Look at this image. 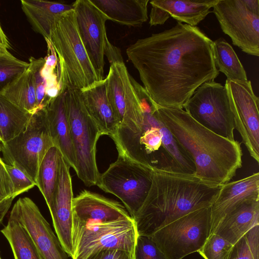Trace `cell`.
I'll use <instances>...</instances> for the list:
<instances>
[{
  "instance_id": "d590c367",
  "label": "cell",
  "mask_w": 259,
  "mask_h": 259,
  "mask_svg": "<svg viewBox=\"0 0 259 259\" xmlns=\"http://www.w3.org/2000/svg\"><path fill=\"white\" fill-rule=\"evenodd\" d=\"M14 187L6 168L5 163L0 157V202L14 198Z\"/></svg>"
},
{
  "instance_id": "83f0119b",
  "label": "cell",
  "mask_w": 259,
  "mask_h": 259,
  "mask_svg": "<svg viewBox=\"0 0 259 259\" xmlns=\"http://www.w3.org/2000/svg\"><path fill=\"white\" fill-rule=\"evenodd\" d=\"M214 63L219 72L233 81H247L246 72L232 46L220 38L213 42Z\"/></svg>"
},
{
  "instance_id": "7c38bea8",
  "label": "cell",
  "mask_w": 259,
  "mask_h": 259,
  "mask_svg": "<svg viewBox=\"0 0 259 259\" xmlns=\"http://www.w3.org/2000/svg\"><path fill=\"white\" fill-rule=\"evenodd\" d=\"M105 78L108 96L118 119V127L131 132L140 131L143 113L124 62L111 64Z\"/></svg>"
},
{
  "instance_id": "ffe728a7",
  "label": "cell",
  "mask_w": 259,
  "mask_h": 259,
  "mask_svg": "<svg viewBox=\"0 0 259 259\" xmlns=\"http://www.w3.org/2000/svg\"><path fill=\"white\" fill-rule=\"evenodd\" d=\"M80 94L87 110L103 135L113 137L119 122L108 96L106 78L81 90Z\"/></svg>"
},
{
  "instance_id": "1f68e13d",
  "label": "cell",
  "mask_w": 259,
  "mask_h": 259,
  "mask_svg": "<svg viewBox=\"0 0 259 259\" xmlns=\"http://www.w3.org/2000/svg\"><path fill=\"white\" fill-rule=\"evenodd\" d=\"M233 245L214 234H210L198 251L204 259H228Z\"/></svg>"
},
{
  "instance_id": "9a60e30c",
  "label": "cell",
  "mask_w": 259,
  "mask_h": 259,
  "mask_svg": "<svg viewBox=\"0 0 259 259\" xmlns=\"http://www.w3.org/2000/svg\"><path fill=\"white\" fill-rule=\"evenodd\" d=\"M10 217L25 228L43 259H68L57 235L30 198H19Z\"/></svg>"
},
{
  "instance_id": "30bf717a",
  "label": "cell",
  "mask_w": 259,
  "mask_h": 259,
  "mask_svg": "<svg viewBox=\"0 0 259 259\" xmlns=\"http://www.w3.org/2000/svg\"><path fill=\"white\" fill-rule=\"evenodd\" d=\"M138 233L133 218L72 228V259H85L103 249L135 251Z\"/></svg>"
},
{
  "instance_id": "7bdbcfd3",
  "label": "cell",
  "mask_w": 259,
  "mask_h": 259,
  "mask_svg": "<svg viewBox=\"0 0 259 259\" xmlns=\"http://www.w3.org/2000/svg\"><path fill=\"white\" fill-rule=\"evenodd\" d=\"M0 140H1V136H0Z\"/></svg>"
},
{
  "instance_id": "5b68a950",
  "label": "cell",
  "mask_w": 259,
  "mask_h": 259,
  "mask_svg": "<svg viewBox=\"0 0 259 259\" xmlns=\"http://www.w3.org/2000/svg\"><path fill=\"white\" fill-rule=\"evenodd\" d=\"M77 177L88 187L97 185L100 173L96 162V146L103 135L83 103L80 90L64 92Z\"/></svg>"
},
{
  "instance_id": "4fadbf2b",
  "label": "cell",
  "mask_w": 259,
  "mask_h": 259,
  "mask_svg": "<svg viewBox=\"0 0 259 259\" xmlns=\"http://www.w3.org/2000/svg\"><path fill=\"white\" fill-rule=\"evenodd\" d=\"M79 34L100 80L104 79V56L111 44L107 37L106 17L90 0L72 4Z\"/></svg>"
},
{
  "instance_id": "ac0fdd59",
  "label": "cell",
  "mask_w": 259,
  "mask_h": 259,
  "mask_svg": "<svg viewBox=\"0 0 259 259\" xmlns=\"http://www.w3.org/2000/svg\"><path fill=\"white\" fill-rule=\"evenodd\" d=\"M219 0H152L149 24L163 25L172 17L178 22L195 27L210 13Z\"/></svg>"
},
{
  "instance_id": "f546056e",
  "label": "cell",
  "mask_w": 259,
  "mask_h": 259,
  "mask_svg": "<svg viewBox=\"0 0 259 259\" xmlns=\"http://www.w3.org/2000/svg\"><path fill=\"white\" fill-rule=\"evenodd\" d=\"M228 259H259V225L233 245Z\"/></svg>"
},
{
  "instance_id": "836d02e7",
  "label": "cell",
  "mask_w": 259,
  "mask_h": 259,
  "mask_svg": "<svg viewBox=\"0 0 259 259\" xmlns=\"http://www.w3.org/2000/svg\"><path fill=\"white\" fill-rule=\"evenodd\" d=\"M135 259H168L150 236L138 235L134 251Z\"/></svg>"
},
{
  "instance_id": "e575fe53",
  "label": "cell",
  "mask_w": 259,
  "mask_h": 259,
  "mask_svg": "<svg viewBox=\"0 0 259 259\" xmlns=\"http://www.w3.org/2000/svg\"><path fill=\"white\" fill-rule=\"evenodd\" d=\"M5 167L13 185L15 198L36 186L35 182L17 167L6 163Z\"/></svg>"
},
{
  "instance_id": "9c48e42d",
  "label": "cell",
  "mask_w": 259,
  "mask_h": 259,
  "mask_svg": "<svg viewBox=\"0 0 259 259\" xmlns=\"http://www.w3.org/2000/svg\"><path fill=\"white\" fill-rule=\"evenodd\" d=\"M234 107L227 84L211 81L198 87L183 109L207 129L234 141Z\"/></svg>"
},
{
  "instance_id": "e0dca14e",
  "label": "cell",
  "mask_w": 259,
  "mask_h": 259,
  "mask_svg": "<svg viewBox=\"0 0 259 259\" xmlns=\"http://www.w3.org/2000/svg\"><path fill=\"white\" fill-rule=\"evenodd\" d=\"M72 210V228L132 218L118 201L86 190L73 198Z\"/></svg>"
},
{
  "instance_id": "52a82bcc",
  "label": "cell",
  "mask_w": 259,
  "mask_h": 259,
  "mask_svg": "<svg viewBox=\"0 0 259 259\" xmlns=\"http://www.w3.org/2000/svg\"><path fill=\"white\" fill-rule=\"evenodd\" d=\"M153 169L118 153L117 160L100 174L97 186L118 197L134 219L150 190Z\"/></svg>"
},
{
  "instance_id": "ba28073f",
  "label": "cell",
  "mask_w": 259,
  "mask_h": 259,
  "mask_svg": "<svg viewBox=\"0 0 259 259\" xmlns=\"http://www.w3.org/2000/svg\"><path fill=\"white\" fill-rule=\"evenodd\" d=\"M210 207L189 212L150 236L168 259H183L202 248L211 232Z\"/></svg>"
},
{
  "instance_id": "4dcf8cb0",
  "label": "cell",
  "mask_w": 259,
  "mask_h": 259,
  "mask_svg": "<svg viewBox=\"0 0 259 259\" xmlns=\"http://www.w3.org/2000/svg\"><path fill=\"white\" fill-rule=\"evenodd\" d=\"M28 66V63L16 58L11 53L0 55V92L23 73Z\"/></svg>"
},
{
  "instance_id": "60d3db41",
  "label": "cell",
  "mask_w": 259,
  "mask_h": 259,
  "mask_svg": "<svg viewBox=\"0 0 259 259\" xmlns=\"http://www.w3.org/2000/svg\"><path fill=\"white\" fill-rule=\"evenodd\" d=\"M1 141L0 140V152H1Z\"/></svg>"
},
{
  "instance_id": "8992f818",
  "label": "cell",
  "mask_w": 259,
  "mask_h": 259,
  "mask_svg": "<svg viewBox=\"0 0 259 259\" xmlns=\"http://www.w3.org/2000/svg\"><path fill=\"white\" fill-rule=\"evenodd\" d=\"M55 146L45 108L32 114L25 128L14 139L1 144L4 162L21 170L35 183L40 164Z\"/></svg>"
},
{
  "instance_id": "484cf974",
  "label": "cell",
  "mask_w": 259,
  "mask_h": 259,
  "mask_svg": "<svg viewBox=\"0 0 259 259\" xmlns=\"http://www.w3.org/2000/svg\"><path fill=\"white\" fill-rule=\"evenodd\" d=\"M32 114L19 108L0 93V136L1 143L17 136L26 127Z\"/></svg>"
},
{
  "instance_id": "d4e9b609",
  "label": "cell",
  "mask_w": 259,
  "mask_h": 259,
  "mask_svg": "<svg viewBox=\"0 0 259 259\" xmlns=\"http://www.w3.org/2000/svg\"><path fill=\"white\" fill-rule=\"evenodd\" d=\"M0 93L24 111L32 114L38 110L33 76L29 66Z\"/></svg>"
},
{
  "instance_id": "277c9868",
  "label": "cell",
  "mask_w": 259,
  "mask_h": 259,
  "mask_svg": "<svg viewBox=\"0 0 259 259\" xmlns=\"http://www.w3.org/2000/svg\"><path fill=\"white\" fill-rule=\"evenodd\" d=\"M48 40L58 58L60 94L81 90L100 80L80 38L73 9L55 18Z\"/></svg>"
},
{
  "instance_id": "5bb4252c",
  "label": "cell",
  "mask_w": 259,
  "mask_h": 259,
  "mask_svg": "<svg viewBox=\"0 0 259 259\" xmlns=\"http://www.w3.org/2000/svg\"><path fill=\"white\" fill-rule=\"evenodd\" d=\"M234 103L235 129L239 133L250 156L259 162L258 98L252 90L250 80L226 79Z\"/></svg>"
},
{
  "instance_id": "603a6c76",
  "label": "cell",
  "mask_w": 259,
  "mask_h": 259,
  "mask_svg": "<svg viewBox=\"0 0 259 259\" xmlns=\"http://www.w3.org/2000/svg\"><path fill=\"white\" fill-rule=\"evenodd\" d=\"M107 18L122 25L139 27L148 20L149 0H90Z\"/></svg>"
},
{
  "instance_id": "3957f363",
  "label": "cell",
  "mask_w": 259,
  "mask_h": 259,
  "mask_svg": "<svg viewBox=\"0 0 259 259\" xmlns=\"http://www.w3.org/2000/svg\"><path fill=\"white\" fill-rule=\"evenodd\" d=\"M221 186L194 175L153 169L150 190L133 219L138 235L151 236L189 212L211 206Z\"/></svg>"
},
{
  "instance_id": "7a4b0ae2",
  "label": "cell",
  "mask_w": 259,
  "mask_h": 259,
  "mask_svg": "<svg viewBox=\"0 0 259 259\" xmlns=\"http://www.w3.org/2000/svg\"><path fill=\"white\" fill-rule=\"evenodd\" d=\"M155 114L191 157L194 175L200 180L222 186L241 167L243 153L238 141L213 133L183 109L158 106Z\"/></svg>"
},
{
  "instance_id": "8d00e7d4",
  "label": "cell",
  "mask_w": 259,
  "mask_h": 259,
  "mask_svg": "<svg viewBox=\"0 0 259 259\" xmlns=\"http://www.w3.org/2000/svg\"><path fill=\"white\" fill-rule=\"evenodd\" d=\"M85 259H135L134 252L121 249H103L91 254Z\"/></svg>"
},
{
  "instance_id": "b9f144b4",
  "label": "cell",
  "mask_w": 259,
  "mask_h": 259,
  "mask_svg": "<svg viewBox=\"0 0 259 259\" xmlns=\"http://www.w3.org/2000/svg\"><path fill=\"white\" fill-rule=\"evenodd\" d=\"M0 259H2L1 256V254H0Z\"/></svg>"
},
{
  "instance_id": "f35d334b",
  "label": "cell",
  "mask_w": 259,
  "mask_h": 259,
  "mask_svg": "<svg viewBox=\"0 0 259 259\" xmlns=\"http://www.w3.org/2000/svg\"><path fill=\"white\" fill-rule=\"evenodd\" d=\"M0 46L7 50L10 48V44L8 37L2 29L0 24Z\"/></svg>"
},
{
  "instance_id": "2e32d148",
  "label": "cell",
  "mask_w": 259,
  "mask_h": 259,
  "mask_svg": "<svg viewBox=\"0 0 259 259\" xmlns=\"http://www.w3.org/2000/svg\"><path fill=\"white\" fill-rule=\"evenodd\" d=\"M70 167L61 153L59 158L57 185L52 201L48 206L56 235L65 252L72 258V207L73 194Z\"/></svg>"
},
{
  "instance_id": "8fae6325",
  "label": "cell",
  "mask_w": 259,
  "mask_h": 259,
  "mask_svg": "<svg viewBox=\"0 0 259 259\" xmlns=\"http://www.w3.org/2000/svg\"><path fill=\"white\" fill-rule=\"evenodd\" d=\"M223 31L250 55L259 56V1L219 0L213 7Z\"/></svg>"
},
{
  "instance_id": "44dd1931",
  "label": "cell",
  "mask_w": 259,
  "mask_h": 259,
  "mask_svg": "<svg viewBox=\"0 0 259 259\" xmlns=\"http://www.w3.org/2000/svg\"><path fill=\"white\" fill-rule=\"evenodd\" d=\"M259 196V173L223 185L211 205V232L221 218L241 201Z\"/></svg>"
},
{
  "instance_id": "7402d4cb",
  "label": "cell",
  "mask_w": 259,
  "mask_h": 259,
  "mask_svg": "<svg viewBox=\"0 0 259 259\" xmlns=\"http://www.w3.org/2000/svg\"><path fill=\"white\" fill-rule=\"evenodd\" d=\"M51 135L55 146L75 172V156L72 143L64 93L51 100L45 107Z\"/></svg>"
},
{
  "instance_id": "d6a6232c",
  "label": "cell",
  "mask_w": 259,
  "mask_h": 259,
  "mask_svg": "<svg viewBox=\"0 0 259 259\" xmlns=\"http://www.w3.org/2000/svg\"><path fill=\"white\" fill-rule=\"evenodd\" d=\"M45 63V58L36 59L31 57L29 59V67L33 76L38 110L44 108L49 102L46 96L47 82L42 73Z\"/></svg>"
},
{
  "instance_id": "74e56055",
  "label": "cell",
  "mask_w": 259,
  "mask_h": 259,
  "mask_svg": "<svg viewBox=\"0 0 259 259\" xmlns=\"http://www.w3.org/2000/svg\"><path fill=\"white\" fill-rule=\"evenodd\" d=\"M14 199L11 198L6 201L0 202V225L10 208Z\"/></svg>"
},
{
  "instance_id": "4316f807",
  "label": "cell",
  "mask_w": 259,
  "mask_h": 259,
  "mask_svg": "<svg viewBox=\"0 0 259 259\" xmlns=\"http://www.w3.org/2000/svg\"><path fill=\"white\" fill-rule=\"evenodd\" d=\"M1 232L9 243L15 259H43L26 230L16 219L9 217Z\"/></svg>"
},
{
  "instance_id": "d6986e66",
  "label": "cell",
  "mask_w": 259,
  "mask_h": 259,
  "mask_svg": "<svg viewBox=\"0 0 259 259\" xmlns=\"http://www.w3.org/2000/svg\"><path fill=\"white\" fill-rule=\"evenodd\" d=\"M257 225L259 196H255L245 199L233 206L221 218L211 234L221 236L233 245Z\"/></svg>"
},
{
  "instance_id": "ab89813d",
  "label": "cell",
  "mask_w": 259,
  "mask_h": 259,
  "mask_svg": "<svg viewBox=\"0 0 259 259\" xmlns=\"http://www.w3.org/2000/svg\"><path fill=\"white\" fill-rule=\"evenodd\" d=\"M9 54H10V53L8 51V50L0 46V55Z\"/></svg>"
},
{
  "instance_id": "cb8c5ba5",
  "label": "cell",
  "mask_w": 259,
  "mask_h": 259,
  "mask_svg": "<svg viewBox=\"0 0 259 259\" xmlns=\"http://www.w3.org/2000/svg\"><path fill=\"white\" fill-rule=\"evenodd\" d=\"M21 5L33 29L48 39L55 18L73 9L72 4L44 0H21Z\"/></svg>"
},
{
  "instance_id": "6da1fadb",
  "label": "cell",
  "mask_w": 259,
  "mask_h": 259,
  "mask_svg": "<svg viewBox=\"0 0 259 259\" xmlns=\"http://www.w3.org/2000/svg\"><path fill=\"white\" fill-rule=\"evenodd\" d=\"M213 41L197 26L178 22L126 50L144 88L159 107L183 109L194 92L219 74Z\"/></svg>"
},
{
  "instance_id": "f1b7e54d",
  "label": "cell",
  "mask_w": 259,
  "mask_h": 259,
  "mask_svg": "<svg viewBox=\"0 0 259 259\" xmlns=\"http://www.w3.org/2000/svg\"><path fill=\"white\" fill-rule=\"evenodd\" d=\"M61 154L57 147L52 146L45 154L38 168L35 184L48 206L52 201L57 185Z\"/></svg>"
}]
</instances>
